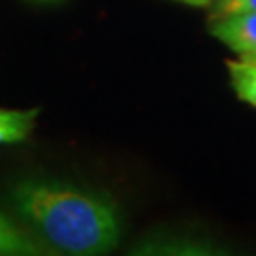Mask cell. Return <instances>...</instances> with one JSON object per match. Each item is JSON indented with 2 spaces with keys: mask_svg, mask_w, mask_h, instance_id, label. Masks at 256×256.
<instances>
[{
  "mask_svg": "<svg viewBox=\"0 0 256 256\" xmlns=\"http://www.w3.org/2000/svg\"><path fill=\"white\" fill-rule=\"evenodd\" d=\"M12 202L46 243L68 254H101L120 239L116 207L102 194L55 178H27L14 188Z\"/></svg>",
  "mask_w": 256,
  "mask_h": 256,
  "instance_id": "1",
  "label": "cell"
},
{
  "mask_svg": "<svg viewBox=\"0 0 256 256\" xmlns=\"http://www.w3.org/2000/svg\"><path fill=\"white\" fill-rule=\"evenodd\" d=\"M210 34L239 57H256V12L243 10L209 19Z\"/></svg>",
  "mask_w": 256,
  "mask_h": 256,
  "instance_id": "2",
  "label": "cell"
},
{
  "mask_svg": "<svg viewBox=\"0 0 256 256\" xmlns=\"http://www.w3.org/2000/svg\"><path fill=\"white\" fill-rule=\"evenodd\" d=\"M226 64L238 97L256 106V57H239Z\"/></svg>",
  "mask_w": 256,
  "mask_h": 256,
  "instance_id": "3",
  "label": "cell"
},
{
  "mask_svg": "<svg viewBox=\"0 0 256 256\" xmlns=\"http://www.w3.org/2000/svg\"><path fill=\"white\" fill-rule=\"evenodd\" d=\"M38 110H0V144L19 142L32 131Z\"/></svg>",
  "mask_w": 256,
  "mask_h": 256,
  "instance_id": "4",
  "label": "cell"
},
{
  "mask_svg": "<svg viewBox=\"0 0 256 256\" xmlns=\"http://www.w3.org/2000/svg\"><path fill=\"white\" fill-rule=\"evenodd\" d=\"M36 243L23 236L12 222L0 216V254H38Z\"/></svg>",
  "mask_w": 256,
  "mask_h": 256,
  "instance_id": "5",
  "label": "cell"
},
{
  "mask_svg": "<svg viewBox=\"0 0 256 256\" xmlns=\"http://www.w3.org/2000/svg\"><path fill=\"white\" fill-rule=\"evenodd\" d=\"M243 10H254L256 12V0H218L214 6H210L209 19L222 18L226 14L243 12Z\"/></svg>",
  "mask_w": 256,
  "mask_h": 256,
  "instance_id": "6",
  "label": "cell"
},
{
  "mask_svg": "<svg viewBox=\"0 0 256 256\" xmlns=\"http://www.w3.org/2000/svg\"><path fill=\"white\" fill-rule=\"evenodd\" d=\"M174 2H180V4L192 6V8H210V6H214L218 0H174Z\"/></svg>",
  "mask_w": 256,
  "mask_h": 256,
  "instance_id": "7",
  "label": "cell"
},
{
  "mask_svg": "<svg viewBox=\"0 0 256 256\" xmlns=\"http://www.w3.org/2000/svg\"><path fill=\"white\" fill-rule=\"evenodd\" d=\"M38 2H55V0H38Z\"/></svg>",
  "mask_w": 256,
  "mask_h": 256,
  "instance_id": "8",
  "label": "cell"
}]
</instances>
